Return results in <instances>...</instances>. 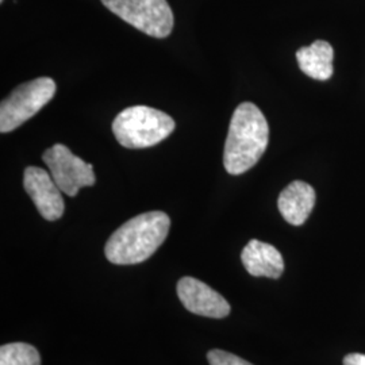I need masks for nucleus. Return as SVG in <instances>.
I'll list each match as a JSON object with an SVG mask.
<instances>
[{
	"mask_svg": "<svg viewBox=\"0 0 365 365\" xmlns=\"http://www.w3.org/2000/svg\"><path fill=\"white\" fill-rule=\"evenodd\" d=\"M268 122L260 108L244 102L235 108L225 143L223 164L230 175H242L253 168L267 150Z\"/></svg>",
	"mask_w": 365,
	"mask_h": 365,
	"instance_id": "f257e3e1",
	"label": "nucleus"
},
{
	"mask_svg": "<svg viewBox=\"0 0 365 365\" xmlns=\"http://www.w3.org/2000/svg\"><path fill=\"white\" fill-rule=\"evenodd\" d=\"M170 217L163 211L140 214L117 229L106 244L107 260L133 265L148 260L170 233Z\"/></svg>",
	"mask_w": 365,
	"mask_h": 365,
	"instance_id": "f03ea898",
	"label": "nucleus"
},
{
	"mask_svg": "<svg viewBox=\"0 0 365 365\" xmlns=\"http://www.w3.org/2000/svg\"><path fill=\"white\" fill-rule=\"evenodd\" d=\"M175 128L173 118L148 106L128 107L113 122L118 143L128 149H144L160 144L170 137Z\"/></svg>",
	"mask_w": 365,
	"mask_h": 365,
	"instance_id": "7ed1b4c3",
	"label": "nucleus"
},
{
	"mask_svg": "<svg viewBox=\"0 0 365 365\" xmlns=\"http://www.w3.org/2000/svg\"><path fill=\"white\" fill-rule=\"evenodd\" d=\"M56 93L51 78H38L16 87L0 105V131L10 133L34 117Z\"/></svg>",
	"mask_w": 365,
	"mask_h": 365,
	"instance_id": "20e7f679",
	"label": "nucleus"
},
{
	"mask_svg": "<svg viewBox=\"0 0 365 365\" xmlns=\"http://www.w3.org/2000/svg\"><path fill=\"white\" fill-rule=\"evenodd\" d=\"M110 11L155 38H165L173 29V13L167 0H102Z\"/></svg>",
	"mask_w": 365,
	"mask_h": 365,
	"instance_id": "39448f33",
	"label": "nucleus"
},
{
	"mask_svg": "<svg viewBox=\"0 0 365 365\" xmlns=\"http://www.w3.org/2000/svg\"><path fill=\"white\" fill-rule=\"evenodd\" d=\"M42 160L54 182L68 196H76L83 187L95 184L93 167L73 155L66 145L56 144L49 148L43 152Z\"/></svg>",
	"mask_w": 365,
	"mask_h": 365,
	"instance_id": "423d86ee",
	"label": "nucleus"
},
{
	"mask_svg": "<svg viewBox=\"0 0 365 365\" xmlns=\"http://www.w3.org/2000/svg\"><path fill=\"white\" fill-rule=\"evenodd\" d=\"M24 185L39 214L46 221H57L64 214V199L61 190L52 175L38 167H27L24 175Z\"/></svg>",
	"mask_w": 365,
	"mask_h": 365,
	"instance_id": "0eeeda50",
	"label": "nucleus"
},
{
	"mask_svg": "<svg viewBox=\"0 0 365 365\" xmlns=\"http://www.w3.org/2000/svg\"><path fill=\"white\" fill-rule=\"evenodd\" d=\"M178 297L190 313L225 318L230 314V304L215 289L195 277L185 276L178 283Z\"/></svg>",
	"mask_w": 365,
	"mask_h": 365,
	"instance_id": "6e6552de",
	"label": "nucleus"
},
{
	"mask_svg": "<svg viewBox=\"0 0 365 365\" xmlns=\"http://www.w3.org/2000/svg\"><path fill=\"white\" fill-rule=\"evenodd\" d=\"M241 260L248 274L256 277L279 279L284 271L282 253L271 244L250 240L241 253Z\"/></svg>",
	"mask_w": 365,
	"mask_h": 365,
	"instance_id": "1a4fd4ad",
	"label": "nucleus"
},
{
	"mask_svg": "<svg viewBox=\"0 0 365 365\" xmlns=\"http://www.w3.org/2000/svg\"><path fill=\"white\" fill-rule=\"evenodd\" d=\"M315 205V191L307 182L295 180L282 191L277 207L283 218L292 226H300L310 217Z\"/></svg>",
	"mask_w": 365,
	"mask_h": 365,
	"instance_id": "9d476101",
	"label": "nucleus"
},
{
	"mask_svg": "<svg viewBox=\"0 0 365 365\" xmlns=\"http://www.w3.org/2000/svg\"><path fill=\"white\" fill-rule=\"evenodd\" d=\"M333 46L322 39L315 41L310 46L300 48L297 52V60L302 72L319 81H325L333 76Z\"/></svg>",
	"mask_w": 365,
	"mask_h": 365,
	"instance_id": "9b49d317",
	"label": "nucleus"
},
{
	"mask_svg": "<svg viewBox=\"0 0 365 365\" xmlns=\"http://www.w3.org/2000/svg\"><path fill=\"white\" fill-rule=\"evenodd\" d=\"M0 365H41V356L30 344H6L0 348Z\"/></svg>",
	"mask_w": 365,
	"mask_h": 365,
	"instance_id": "f8f14e48",
	"label": "nucleus"
},
{
	"mask_svg": "<svg viewBox=\"0 0 365 365\" xmlns=\"http://www.w3.org/2000/svg\"><path fill=\"white\" fill-rule=\"evenodd\" d=\"M207 359L210 365H253L233 353L225 352L221 349L210 351L207 353Z\"/></svg>",
	"mask_w": 365,
	"mask_h": 365,
	"instance_id": "ddd939ff",
	"label": "nucleus"
},
{
	"mask_svg": "<svg viewBox=\"0 0 365 365\" xmlns=\"http://www.w3.org/2000/svg\"><path fill=\"white\" fill-rule=\"evenodd\" d=\"M344 365H365V354L349 353L344 359Z\"/></svg>",
	"mask_w": 365,
	"mask_h": 365,
	"instance_id": "4468645a",
	"label": "nucleus"
},
{
	"mask_svg": "<svg viewBox=\"0 0 365 365\" xmlns=\"http://www.w3.org/2000/svg\"><path fill=\"white\" fill-rule=\"evenodd\" d=\"M1 1H3V0H1Z\"/></svg>",
	"mask_w": 365,
	"mask_h": 365,
	"instance_id": "2eb2a0df",
	"label": "nucleus"
}]
</instances>
